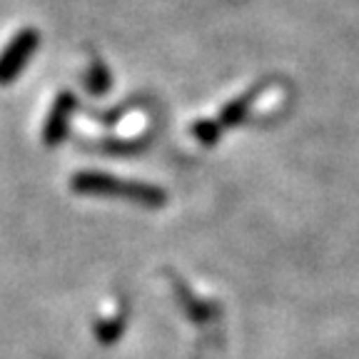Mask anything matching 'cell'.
Here are the masks:
<instances>
[{
    "instance_id": "1",
    "label": "cell",
    "mask_w": 359,
    "mask_h": 359,
    "mask_svg": "<svg viewBox=\"0 0 359 359\" xmlns=\"http://www.w3.org/2000/svg\"><path fill=\"white\" fill-rule=\"evenodd\" d=\"M73 190L83 195H107L125 197V200L142 205V208H163L165 192L160 187L140 185V182H125L105 172H80L73 177Z\"/></svg>"
},
{
    "instance_id": "2",
    "label": "cell",
    "mask_w": 359,
    "mask_h": 359,
    "mask_svg": "<svg viewBox=\"0 0 359 359\" xmlns=\"http://www.w3.org/2000/svg\"><path fill=\"white\" fill-rule=\"evenodd\" d=\"M35 48H38V33L35 30H22L11 40V45L0 55V85L13 83L22 73V67L28 65Z\"/></svg>"
},
{
    "instance_id": "3",
    "label": "cell",
    "mask_w": 359,
    "mask_h": 359,
    "mask_svg": "<svg viewBox=\"0 0 359 359\" xmlns=\"http://www.w3.org/2000/svg\"><path fill=\"white\" fill-rule=\"evenodd\" d=\"M73 107H75V97L70 95V93H62V95L57 97L50 118L45 123V133H43L45 145L48 147H55L62 142V137H65V133H67V118H70Z\"/></svg>"
},
{
    "instance_id": "4",
    "label": "cell",
    "mask_w": 359,
    "mask_h": 359,
    "mask_svg": "<svg viewBox=\"0 0 359 359\" xmlns=\"http://www.w3.org/2000/svg\"><path fill=\"white\" fill-rule=\"evenodd\" d=\"M219 133H222V128H219L217 120H212V123H200L195 128V135H197V140L202 142V145H215L219 137Z\"/></svg>"
},
{
    "instance_id": "5",
    "label": "cell",
    "mask_w": 359,
    "mask_h": 359,
    "mask_svg": "<svg viewBox=\"0 0 359 359\" xmlns=\"http://www.w3.org/2000/svg\"><path fill=\"white\" fill-rule=\"evenodd\" d=\"M107 73L102 70V67H95V73L90 75V80H88V88L93 90V93H105L107 90Z\"/></svg>"
}]
</instances>
